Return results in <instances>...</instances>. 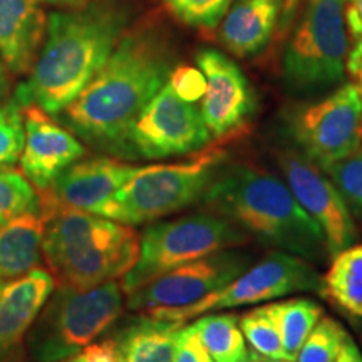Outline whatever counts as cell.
<instances>
[{"label":"cell","mask_w":362,"mask_h":362,"mask_svg":"<svg viewBox=\"0 0 362 362\" xmlns=\"http://www.w3.org/2000/svg\"><path fill=\"white\" fill-rule=\"evenodd\" d=\"M47 33L37 0H0V57L12 74L30 72Z\"/></svg>","instance_id":"obj_18"},{"label":"cell","mask_w":362,"mask_h":362,"mask_svg":"<svg viewBox=\"0 0 362 362\" xmlns=\"http://www.w3.org/2000/svg\"><path fill=\"white\" fill-rule=\"evenodd\" d=\"M240 327L252 349L267 361H287L270 307H257L240 315Z\"/></svg>","instance_id":"obj_25"},{"label":"cell","mask_w":362,"mask_h":362,"mask_svg":"<svg viewBox=\"0 0 362 362\" xmlns=\"http://www.w3.org/2000/svg\"><path fill=\"white\" fill-rule=\"evenodd\" d=\"M54 291V277L42 269H33L0 291V361L19 346L30 330Z\"/></svg>","instance_id":"obj_17"},{"label":"cell","mask_w":362,"mask_h":362,"mask_svg":"<svg viewBox=\"0 0 362 362\" xmlns=\"http://www.w3.org/2000/svg\"><path fill=\"white\" fill-rule=\"evenodd\" d=\"M42 192V253L59 280L86 288L124 277L139 255V235L131 225L59 205Z\"/></svg>","instance_id":"obj_4"},{"label":"cell","mask_w":362,"mask_h":362,"mask_svg":"<svg viewBox=\"0 0 362 362\" xmlns=\"http://www.w3.org/2000/svg\"><path fill=\"white\" fill-rule=\"evenodd\" d=\"M298 0H284V16L291 17L292 12L296 11Z\"/></svg>","instance_id":"obj_39"},{"label":"cell","mask_w":362,"mask_h":362,"mask_svg":"<svg viewBox=\"0 0 362 362\" xmlns=\"http://www.w3.org/2000/svg\"><path fill=\"white\" fill-rule=\"evenodd\" d=\"M0 291H2V284H0Z\"/></svg>","instance_id":"obj_42"},{"label":"cell","mask_w":362,"mask_h":362,"mask_svg":"<svg viewBox=\"0 0 362 362\" xmlns=\"http://www.w3.org/2000/svg\"><path fill=\"white\" fill-rule=\"evenodd\" d=\"M351 40L342 0H309L302 19L285 45L282 83L302 101L315 99L344 84Z\"/></svg>","instance_id":"obj_5"},{"label":"cell","mask_w":362,"mask_h":362,"mask_svg":"<svg viewBox=\"0 0 362 362\" xmlns=\"http://www.w3.org/2000/svg\"><path fill=\"white\" fill-rule=\"evenodd\" d=\"M220 165L221 153L210 151L187 163L141 166L94 214L131 226L165 218L200 203Z\"/></svg>","instance_id":"obj_7"},{"label":"cell","mask_w":362,"mask_h":362,"mask_svg":"<svg viewBox=\"0 0 362 362\" xmlns=\"http://www.w3.org/2000/svg\"><path fill=\"white\" fill-rule=\"evenodd\" d=\"M243 362H269V361L264 359V357L259 356L255 351H253V352H250V356L247 357V361H243Z\"/></svg>","instance_id":"obj_40"},{"label":"cell","mask_w":362,"mask_h":362,"mask_svg":"<svg viewBox=\"0 0 362 362\" xmlns=\"http://www.w3.org/2000/svg\"><path fill=\"white\" fill-rule=\"evenodd\" d=\"M324 296L347 314L362 317V243L347 247L330 260Z\"/></svg>","instance_id":"obj_22"},{"label":"cell","mask_w":362,"mask_h":362,"mask_svg":"<svg viewBox=\"0 0 362 362\" xmlns=\"http://www.w3.org/2000/svg\"><path fill=\"white\" fill-rule=\"evenodd\" d=\"M336 362H362V354L359 347L356 346V342L351 337L346 339L341 352H339Z\"/></svg>","instance_id":"obj_35"},{"label":"cell","mask_w":362,"mask_h":362,"mask_svg":"<svg viewBox=\"0 0 362 362\" xmlns=\"http://www.w3.org/2000/svg\"><path fill=\"white\" fill-rule=\"evenodd\" d=\"M352 6L349 7V11H347V16H346V21H354V22H359L362 25V0H352Z\"/></svg>","instance_id":"obj_36"},{"label":"cell","mask_w":362,"mask_h":362,"mask_svg":"<svg viewBox=\"0 0 362 362\" xmlns=\"http://www.w3.org/2000/svg\"><path fill=\"white\" fill-rule=\"evenodd\" d=\"M235 0H161L171 16L194 29H215Z\"/></svg>","instance_id":"obj_29"},{"label":"cell","mask_w":362,"mask_h":362,"mask_svg":"<svg viewBox=\"0 0 362 362\" xmlns=\"http://www.w3.org/2000/svg\"><path fill=\"white\" fill-rule=\"evenodd\" d=\"M193 324L214 362H243L250 356L240 315L203 314Z\"/></svg>","instance_id":"obj_24"},{"label":"cell","mask_w":362,"mask_h":362,"mask_svg":"<svg viewBox=\"0 0 362 362\" xmlns=\"http://www.w3.org/2000/svg\"><path fill=\"white\" fill-rule=\"evenodd\" d=\"M197 67L206 79L202 116L211 138L233 134L255 111V93L237 62L216 49L197 52Z\"/></svg>","instance_id":"obj_14"},{"label":"cell","mask_w":362,"mask_h":362,"mask_svg":"<svg viewBox=\"0 0 362 362\" xmlns=\"http://www.w3.org/2000/svg\"><path fill=\"white\" fill-rule=\"evenodd\" d=\"M248 242L250 237L237 225L211 211L158 221L139 237L138 260L121 285L128 296L158 275Z\"/></svg>","instance_id":"obj_8"},{"label":"cell","mask_w":362,"mask_h":362,"mask_svg":"<svg viewBox=\"0 0 362 362\" xmlns=\"http://www.w3.org/2000/svg\"><path fill=\"white\" fill-rule=\"evenodd\" d=\"M57 362H119V359H117L115 341L107 339V341L103 342L89 344L88 347H84L76 356H71L67 359Z\"/></svg>","instance_id":"obj_33"},{"label":"cell","mask_w":362,"mask_h":362,"mask_svg":"<svg viewBox=\"0 0 362 362\" xmlns=\"http://www.w3.org/2000/svg\"><path fill=\"white\" fill-rule=\"evenodd\" d=\"M42 206L40 194L22 171L8 166L0 168V226L25 211L39 210Z\"/></svg>","instance_id":"obj_26"},{"label":"cell","mask_w":362,"mask_h":362,"mask_svg":"<svg viewBox=\"0 0 362 362\" xmlns=\"http://www.w3.org/2000/svg\"><path fill=\"white\" fill-rule=\"evenodd\" d=\"M284 126L293 148L320 168L344 160L362 144V96L344 83L324 96L288 107Z\"/></svg>","instance_id":"obj_10"},{"label":"cell","mask_w":362,"mask_h":362,"mask_svg":"<svg viewBox=\"0 0 362 362\" xmlns=\"http://www.w3.org/2000/svg\"><path fill=\"white\" fill-rule=\"evenodd\" d=\"M175 54L155 27L131 29L59 119L86 143L117 155L129 126L168 83Z\"/></svg>","instance_id":"obj_1"},{"label":"cell","mask_w":362,"mask_h":362,"mask_svg":"<svg viewBox=\"0 0 362 362\" xmlns=\"http://www.w3.org/2000/svg\"><path fill=\"white\" fill-rule=\"evenodd\" d=\"M183 322L153 314L138 315L112 337L119 362H175L176 336Z\"/></svg>","instance_id":"obj_20"},{"label":"cell","mask_w":362,"mask_h":362,"mask_svg":"<svg viewBox=\"0 0 362 362\" xmlns=\"http://www.w3.org/2000/svg\"><path fill=\"white\" fill-rule=\"evenodd\" d=\"M347 25L354 35V45H352L349 59H347V72L352 76L354 84L359 88L362 96V25L354 21H347Z\"/></svg>","instance_id":"obj_34"},{"label":"cell","mask_w":362,"mask_h":362,"mask_svg":"<svg viewBox=\"0 0 362 362\" xmlns=\"http://www.w3.org/2000/svg\"><path fill=\"white\" fill-rule=\"evenodd\" d=\"M349 208L356 223L362 225V144L344 160L324 168Z\"/></svg>","instance_id":"obj_28"},{"label":"cell","mask_w":362,"mask_h":362,"mask_svg":"<svg viewBox=\"0 0 362 362\" xmlns=\"http://www.w3.org/2000/svg\"><path fill=\"white\" fill-rule=\"evenodd\" d=\"M7 93H8V81H7L6 71H4L2 62H0V103H4V99H6Z\"/></svg>","instance_id":"obj_38"},{"label":"cell","mask_w":362,"mask_h":362,"mask_svg":"<svg viewBox=\"0 0 362 362\" xmlns=\"http://www.w3.org/2000/svg\"><path fill=\"white\" fill-rule=\"evenodd\" d=\"M347 336L346 329L332 317H322L302 344L297 362H336Z\"/></svg>","instance_id":"obj_27"},{"label":"cell","mask_w":362,"mask_h":362,"mask_svg":"<svg viewBox=\"0 0 362 362\" xmlns=\"http://www.w3.org/2000/svg\"><path fill=\"white\" fill-rule=\"evenodd\" d=\"M170 88L187 103L200 101L206 90V79L198 67L175 66L168 78Z\"/></svg>","instance_id":"obj_31"},{"label":"cell","mask_w":362,"mask_h":362,"mask_svg":"<svg viewBox=\"0 0 362 362\" xmlns=\"http://www.w3.org/2000/svg\"><path fill=\"white\" fill-rule=\"evenodd\" d=\"M175 362H214L208 354L206 347L203 346L198 330L194 324L181 325L176 336Z\"/></svg>","instance_id":"obj_32"},{"label":"cell","mask_w":362,"mask_h":362,"mask_svg":"<svg viewBox=\"0 0 362 362\" xmlns=\"http://www.w3.org/2000/svg\"><path fill=\"white\" fill-rule=\"evenodd\" d=\"M24 111L25 144L21 155V170L39 189H47L67 166L84 155V146L74 133L54 121L37 106Z\"/></svg>","instance_id":"obj_15"},{"label":"cell","mask_w":362,"mask_h":362,"mask_svg":"<svg viewBox=\"0 0 362 362\" xmlns=\"http://www.w3.org/2000/svg\"><path fill=\"white\" fill-rule=\"evenodd\" d=\"M312 292L324 296V277L312 262L292 253L270 250L218 292L202 300L175 309L148 312L161 319L187 322L194 317L237 307L259 305L293 293Z\"/></svg>","instance_id":"obj_9"},{"label":"cell","mask_w":362,"mask_h":362,"mask_svg":"<svg viewBox=\"0 0 362 362\" xmlns=\"http://www.w3.org/2000/svg\"><path fill=\"white\" fill-rule=\"evenodd\" d=\"M252 264L250 253L240 248L211 253L158 275L138 291L128 293V309L151 312L194 304L221 291Z\"/></svg>","instance_id":"obj_13"},{"label":"cell","mask_w":362,"mask_h":362,"mask_svg":"<svg viewBox=\"0 0 362 362\" xmlns=\"http://www.w3.org/2000/svg\"><path fill=\"white\" fill-rule=\"evenodd\" d=\"M270 362H292V361H270Z\"/></svg>","instance_id":"obj_41"},{"label":"cell","mask_w":362,"mask_h":362,"mask_svg":"<svg viewBox=\"0 0 362 362\" xmlns=\"http://www.w3.org/2000/svg\"><path fill=\"white\" fill-rule=\"evenodd\" d=\"M40 2L52 4V6H62V7H79L84 4L94 2V0H40Z\"/></svg>","instance_id":"obj_37"},{"label":"cell","mask_w":362,"mask_h":362,"mask_svg":"<svg viewBox=\"0 0 362 362\" xmlns=\"http://www.w3.org/2000/svg\"><path fill=\"white\" fill-rule=\"evenodd\" d=\"M139 168L141 166L128 165L107 156L74 161L52 181L47 192L59 205L94 214L128 183Z\"/></svg>","instance_id":"obj_16"},{"label":"cell","mask_w":362,"mask_h":362,"mask_svg":"<svg viewBox=\"0 0 362 362\" xmlns=\"http://www.w3.org/2000/svg\"><path fill=\"white\" fill-rule=\"evenodd\" d=\"M123 305V285L116 280L86 288L62 284L30 327V359L57 362L76 356L115 322Z\"/></svg>","instance_id":"obj_6"},{"label":"cell","mask_w":362,"mask_h":362,"mask_svg":"<svg viewBox=\"0 0 362 362\" xmlns=\"http://www.w3.org/2000/svg\"><path fill=\"white\" fill-rule=\"evenodd\" d=\"M25 144L24 111L16 99L0 103V168L16 165Z\"/></svg>","instance_id":"obj_30"},{"label":"cell","mask_w":362,"mask_h":362,"mask_svg":"<svg viewBox=\"0 0 362 362\" xmlns=\"http://www.w3.org/2000/svg\"><path fill=\"white\" fill-rule=\"evenodd\" d=\"M200 203L270 250L292 253L314 265L330 262L320 226L272 171L250 163L220 165Z\"/></svg>","instance_id":"obj_3"},{"label":"cell","mask_w":362,"mask_h":362,"mask_svg":"<svg viewBox=\"0 0 362 362\" xmlns=\"http://www.w3.org/2000/svg\"><path fill=\"white\" fill-rule=\"evenodd\" d=\"M269 307L279 327L287 361L296 362L302 344L309 337L317 322L322 319L324 309L315 300L307 297L285 298Z\"/></svg>","instance_id":"obj_23"},{"label":"cell","mask_w":362,"mask_h":362,"mask_svg":"<svg viewBox=\"0 0 362 362\" xmlns=\"http://www.w3.org/2000/svg\"><path fill=\"white\" fill-rule=\"evenodd\" d=\"M275 163L298 205L322 230L330 260L357 243L359 228L356 220L334 181L317 163L293 146L279 148L275 151Z\"/></svg>","instance_id":"obj_12"},{"label":"cell","mask_w":362,"mask_h":362,"mask_svg":"<svg viewBox=\"0 0 362 362\" xmlns=\"http://www.w3.org/2000/svg\"><path fill=\"white\" fill-rule=\"evenodd\" d=\"M131 11L116 0H94L49 16L39 57L16 89L21 107L57 116L103 69L128 33Z\"/></svg>","instance_id":"obj_2"},{"label":"cell","mask_w":362,"mask_h":362,"mask_svg":"<svg viewBox=\"0 0 362 362\" xmlns=\"http://www.w3.org/2000/svg\"><path fill=\"white\" fill-rule=\"evenodd\" d=\"M210 139L202 111L183 101L166 83L129 126L116 156L165 160L202 151Z\"/></svg>","instance_id":"obj_11"},{"label":"cell","mask_w":362,"mask_h":362,"mask_svg":"<svg viewBox=\"0 0 362 362\" xmlns=\"http://www.w3.org/2000/svg\"><path fill=\"white\" fill-rule=\"evenodd\" d=\"M45 218L40 206L0 226V280L21 277L40 264Z\"/></svg>","instance_id":"obj_21"},{"label":"cell","mask_w":362,"mask_h":362,"mask_svg":"<svg viewBox=\"0 0 362 362\" xmlns=\"http://www.w3.org/2000/svg\"><path fill=\"white\" fill-rule=\"evenodd\" d=\"M284 0H235L221 21L218 39L235 57H255L272 40Z\"/></svg>","instance_id":"obj_19"}]
</instances>
